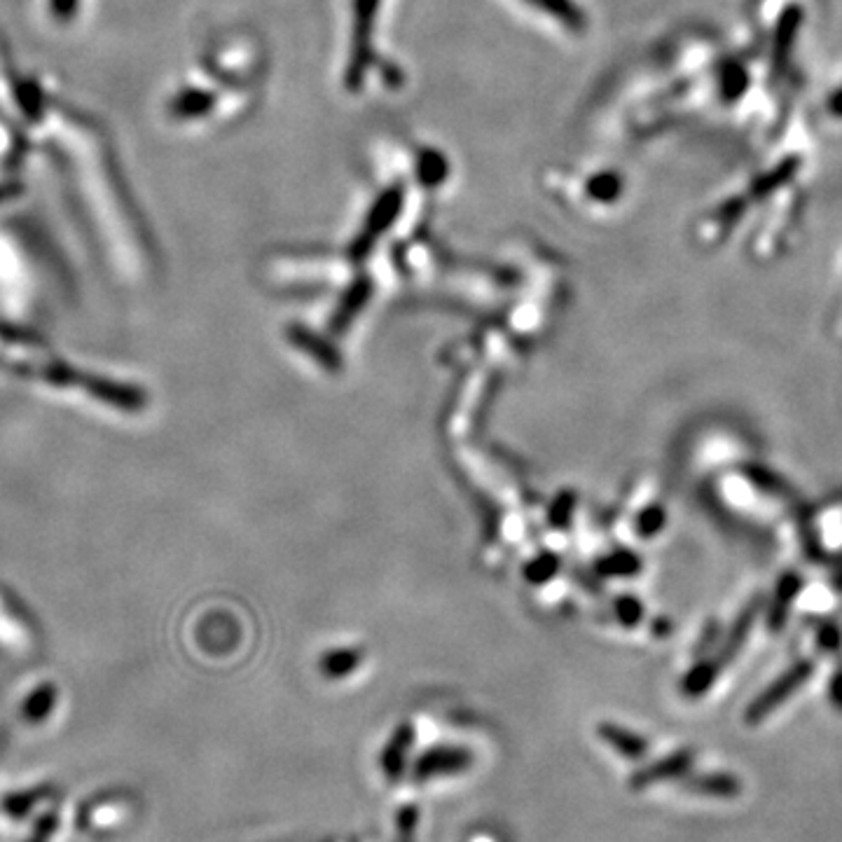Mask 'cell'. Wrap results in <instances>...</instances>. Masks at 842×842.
Listing matches in <instances>:
<instances>
[{
    "mask_svg": "<svg viewBox=\"0 0 842 842\" xmlns=\"http://www.w3.org/2000/svg\"><path fill=\"white\" fill-rule=\"evenodd\" d=\"M618 611L620 613H625V623H634V620H639V604L634 602V599H630V597H625V599H620V604H618Z\"/></svg>",
    "mask_w": 842,
    "mask_h": 842,
    "instance_id": "3957f363",
    "label": "cell"
},
{
    "mask_svg": "<svg viewBox=\"0 0 842 842\" xmlns=\"http://www.w3.org/2000/svg\"><path fill=\"white\" fill-rule=\"evenodd\" d=\"M807 672H810V667L807 665H800L796 672H791V674H786V679L784 681H779V686L775 688V693H768L763 697L761 702H758V705L754 707V714L751 716H756V714H765V709H770L772 705H777L779 700H782L784 695H789V690L791 688H796L800 681L803 679H807Z\"/></svg>",
    "mask_w": 842,
    "mask_h": 842,
    "instance_id": "6da1fadb",
    "label": "cell"
},
{
    "mask_svg": "<svg viewBox=\"0 0 842 842\" xmlns=\"http://www.w3.org/2000/svg\"><path fill=\"white\" fill-rule=\"evenodd\" d=\"M358 662H361V653L337 651V653H328V658L323 660V669H326L328 676H344L351 667H356Z\"/></svg>",
    "mask_w": 842,
    "mask_h": 842,
    "instance_id": "7a4b0ae2",
    "label": "cell"
}]
</instances>
